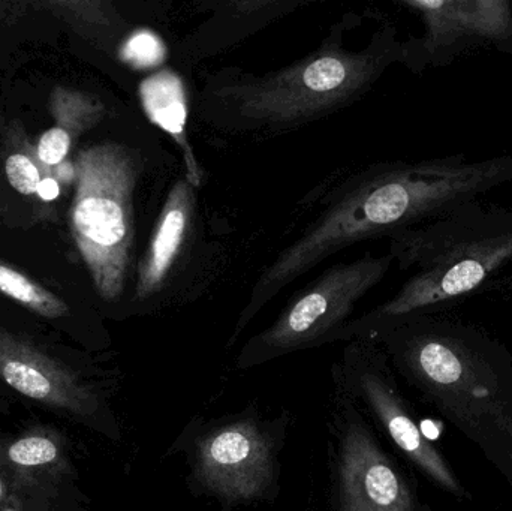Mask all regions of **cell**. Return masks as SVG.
<instances>
[{
	"label": "cell",
	"mask_w": 512,
	"mask_h": 511,
	"mask_svg": "<svg viewBox=\"0 0 512 511\" xmlns=\"http://www.w3.org/2000/svg\"><path fill=\"white\" fill-rule=\"evenodd\" d=\"M5 174L9 185L24 197L36 195L39 183L44 177L50 174L59 177V171L50 170L41 164L36 156V147H33L24 135L9 143L5 155Z\"/></svg>",
	"instance_id": "obj_17"
},
{
	"label": "cell",
	"mask_w": 512,
	"mask_h": 511,
	"mask_svg": "<svg viewBox=\"0 0 512 511\" xmlns=\"http://www.w3.org/2000/svg\"><path fill=\"white\" fill-rule=\"evenodd\" d=\"M512 183V155H466L373 165L334 192L324 212L259 273L227 342L231 350L286 285L336 252L435 221Z\"/></svg>",
	"instance_id": "obj_1"
},
{
	"label": "cell",
	"mask_w": 512,
	"mask_h": 511,
	"mask_svg": "<svg viewBox=\"0 0 512 511\" xmlns=\"http://www.w3.org/2000/svg\"><path fill=\"white\" fill-rule=\"evenodd\" d=\"M399 5L423 21V35L403 41L402 65L414 74L481 48L512 54L511 0H402Z\"/></svg>",
	"instance_id": "obj_10"
},
{
	"label": "cell",
	"mask_w": 512,
	"mask_h": 511,
	"mask_svg": "<svg viewBox=\"0 0 512 511\" xmlns=\"http://www.w3.org/2000/svg\"><path fill=\"white\" fill-rule=\"evenodd\" d=\"M57 179H59V177H57L56 174H50V176L44 177L42 182L39 183L36 195H38L42 201H45V203H51V201L56 200L60 192H62L59 180Z\"/></svg>",
	"instance_id": "obj_21"
},
{
	"label": "cell",
	"mask_w": 512,
	"mask_h": 511,
	"mask_svg": "<svg viewBox=\"0 0 512 511\" xmlns=\"http://www.w3.org/2000/svg\"><path fill=\"white\" fill-rule=\"evenodd\" d=\"M303 5L304 2L295 0H233L209 3L207 6L213 9V17L197 33L189 36L188 41L180 45V51L188 57L201 59L234 44L245 38L243 35L255 32L259 27Z\"/></svg>",
	"instance_id": "obj_12"
},
{
	"label": "cell",
	"mask_w": 512,
	"mask_h": 511,
	"mask_svg": "<svg viewBox=\"0 0 512 511\" xmlns=\"http://www.w3.org/2000/svg\"><path fill=\"white\" fill-rule=\"evenodd\" d=\"M345 27L334 24L315 51L279 71L210 84L204 119L231 134H280L354 104L391 65L403 62V41L385 24L363 50L351 51L343 45Z\"/></svg>",
	"instance_id": "obj_3"
},
{
	"label": "cell",
	"mask_w": 512,
	"mask_h": 511,
	"mask_svg": "<svg viewBox=\"0 0 512 511\" xmlns=\"http://www.w3.org/2000/svg\"><path fill=\"white\" fill-rule=\"evenodd\" d=\"M141 170L135 150L111 141L84 147L75 158L77 188L69 227L93 287L105 302H117L125 291Z\"/></svg>",
	"instance_id": "obj_6"
},
{
	"label": "cell",
	"mask_w": 512,
	"mask_h": 511,
	"mask_svg": "<svg viewBox=\"0 0 512 511\" xmlns=\"http://www.w3.org/2000/svg\"><path fill=\"white\" fill-rule=\"evenodd\" d=\"M333 384L345 390L364 416L430 482L457 498L468 497L444 456L430 443L403 398L384 351L370 341H351L331 368Z\"/></svg>",
	"instance_id": "obj_9"
},
{
	"label": "cell",
	"mask_w": 512,
	"mask_h": 511,
	"mask_svg": "<svg viewBox=\"0 0 512 511\" xmlns=\"http://www.w3.org/2000/svg\"><path fill=\"white\" fill-rule=\"evenodd\" d=\"M57 456V449L47 438H26L18 441L9 450V458L12 462L24 467L47 464Z\"/></svg>",
	"instance_id": "obj_20"
},
{
	"label": "cell",
	"mask_w": 512,
	"mask_h": 511,
	"mask_svg": "<svg viewBox=\"0 0 512 511\" xmlns=\"http://www.w3.org/2000/svg\"><path fill=\"white\" fill-rule=\"evenodd\" d=\"M138 92L150 122L167 132L182 150L186 179L195 189L200 188L204 171L188 138V96L182 77L173 69H161L144 78Z\"/></svg>",
	"instance_id": "obj_14"
},
{
	"label": "cell",
	"mask_w": 512,
	"mask_h": 511,
	"mask_svg": "<svg viewBox=\"0 0 512 511\" xmlns=\"http://www.w3.org/2000/svg\"><path fill=\"white\" fill-rule=\"evenodd\" d=\"M0 497H2V482H0Z\"/></svg>",
	"instance_id": "obj_22"
},
{
	"label": "cell",
	"mask_w": 512,
	"mask_h": 511,
	"mask_svg": "<svg viewBox=\"0 0 512 511\" xmlns=\"http://www.w3.org/2000/svg\"><path fill=\"white\" fill-rule=\"evenodd\" d=\"M388 254L411 278L387 302L348 321L327 341H366L415 315L469 296L512 263V212L471 201L435 221L391 234Z\"/></svg>",
	"instance_id": "obj_4"
},
{
	"label": "cell",
	"mask_w": 512,
	"mask_h": 511,
	"mask_svg": "<svg viewBox=\"0 0 512 511\" xmlns=\"http://www.w3.org/2000/svg\"><path fill=\"white\" fill-rule=\"evenodd\" d=\"M366 341L512 485V380L505 375L512 368L502 347L474 327L433 315L406 318Z\"/></svg>",
	"instance_id": "obj_2"
},
{
	"label": "cell",
	"mask_w": 512,
	"mask_h": 511,
	"mask_svg": "<svg viewBox=\"0 0 512 511\" xmlns=\"http://www.w3.org/2000/svg\"><path fill=\"white\" fill-rule=\"evenodd\" d=\"M44 6L78 32L98 41H113L125 29L119 11L104 0H51Z\"/></svg>",
	"instance_id": "obj_15"
},
{
	"label": "cell",
	"mask_w": 512,
	"mask_h": 511,
	"mask_svg": "<svg viewBox=\"0 0 512 511\" xmlns=\"http://www.w3.org/2000/svg\"><path fill=\"white\" fill-rule=\"evenodd\" d=\"M167 56L164 41L152 30H138L126 38L120 47V57L134 69H152L161 65Z\"/></svg>",
	"instance_id": "obj_18"
},
{
	"label": "cell",
	"mask_w": 512,
	"mask_h": 511,
	"mask_svg": "<svg viewBox=\"0 0 512 511\" xmlns=\"http://www.w3.org/2000/svg\"><path fill=\"white\" fill-rule=\"evenodd\" d=\"M0 293L42 317L59 318L68 314V306L62 299L3 260H0Z\"/></svg>",
	"instance_id": "obj_16"
},
{
	"label": "cell",
	"mask_w": 512,
	"mask_h": 511,
	"mask_svg": "<svg viewBox=\"0 0 512 511\" xmlns=\"http://www.w3.org/2000/svg\"><path fill=\"white\" fill-rule=\"evenodd\" d=\"M327 511H421L411 479L354 399L333 384Z\"/></svg>",
	"instance_id": "obj_8"
},
{
	"label": "cell",
	"mask_w": 512,
	"mask_h": 511,
	"mask_svg": "<svg viewBox=\"0 0 512 511\" xmlns=\"http://www.w3.org/2000/svg\"><path fill=\"white\" fill-rule=\"evenodd\" d=\"M292 423L291 411L282 408L268 417L256 401L213 419L198 414L183 426L164 458L182 456L189 492L215 501L218 511L273 504L280 495V456Z\"/></svg>",
	"instance_id": "obj_5"
},
{
	"label": "cell",
	"mask_w": 512,
	"mask_h": 511,
	"mask_svg": "<svg viewBox=\"0 0 512 511\" xmlns=\"http://www.w3.org/2000/svg\"><path fill=\"white\" fill-rule=\"evenodd\" d=\"M53 125L36 144V156L42 165L54 170L63 164L81 135L104 120L107 107L96 95L83 90L56 86L50 93Z\"/></svg>",
	"instance_id": "obj_13"
},
{
	"label": "cell",
	"mask_w": 512,
	"mask_h": 511,
	"mask_svg": "<svg viewBox=\"0 0 512 511\" xmlns=\"http://www.w3.org/2000/svg\"><path fill=\"white\" fill-rule=\"evenodd\" d=\"M394 264L391 254L358 258L325 270L277 315L276 320L248 339L236 366L240 371L273 362L280 357L327 345L342 329L358 302L387 275Z\"/></svg>",
	"instance_id": "obj_7"
},
{
	"label": "cell",
	"mask_w": 512,
	"mask_h": 511,
	"mask_svg": "<svg viewBox=\"0 0 512 511\" xmlns=\"http://www.w3.org/2000/svg\"><path fill=\"white\" fill-rule=\"evenodd\" d=\"M3 377L9 386L14 387L23 395L33 399L47 398L51 392V384L38 369L21 362L6 363Z\"/></svg>",
	"instance_id": "obj_19"
},
{
	"label": "cell",
	"mask_w": 512,
	"mask_h": 511,
	"mask_svg": "<svg viewBox=\"0 0 512 511\" xmlns=\"http://www.w3.org/2000/svg\"><path fill=\"white\" fill-rule=\"evenodd\" d=\"M194 213L195 188L183 177L168 192L146 254L138 266L137 302H149L164 290L168 276L185 248Z\"/></svg>",
	"instance_id": "obj_11"
}]
</instances>
